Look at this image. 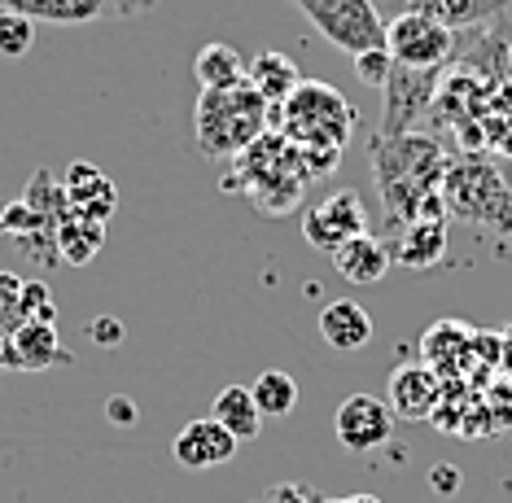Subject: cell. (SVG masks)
Wrapping results in <instances>:
<instances>
[{
  "label": "cell",
  "mask_w": 512,
  "mask_h": 503,
  "mask_svg": "<svg viewBox=\"0 0 512 503\" xmlns=\"http://www.w3.org/2000/svg\"><path fill=\"white\" fill-rule=\"evenodd\" d=\"M246 79L267 105H281L289 92L302 84V70L294 66V57H285V53H259L246 66Z\"/></svg>",
  "instance_id": "cell-19"
},
{
  "label": "cell",
  "mask_w": 512,
  "mask_h": 503,
  "mask_svg": "<svg viewBox=\"0 0 512 503\" xmlns=\"http://www.w3.org/2000/svg\"><path fill=\"white\" fill-rule=\"evenodd\" d=\"M320 337L333 350L351 355V350H364L372 342V315L351 298H337L320 311Z\"/></svg>",
  "instance_id": "cell-17"
},
{
  "label": "cell",
  "mask_w": 512,
  "mask_h": 503,
  "mask_svg": "<svg viewBox=\"0 0 512 503\" xmlns=\"http://www.w3.org/2000/svg\"><path fill=\"white\" fill-rule=\"evenodd\" d=\"M263 503H316V499H311V495H307V490H302V486L285 482V486H276V490H272V495H267Z\"/></svg>",
  "instance_id": "cell-30"
},
{
  "label": "cell",
  "mask_w": 512,
  "mask_h": 503,
  "mask_svg": "<svg viewBox=\"0 0 512 503\" xmlns=\"http://www.w3.org/2000/svg\"><path fill=\"white\" fill-rule=\"evenodd\" d=\"M250 399H254V407H259L263 416H289L298 407V381L289 377V372H281V368H267V372L254 377Z\"/></svg>",
  "instance_id": "cell-24"
},
{
  "label": "cell",
  "mask_w": 512,
  "mask_h": 503,
  "mask_svg": "<svg viewBox=\"0 0 512 503\" xmlns=\"http://www.w3.org/2000/svg\"><path fill=\"white\" fill-rule=\"evenodd\" d=\"M158 0H110V9L119 18H136V14H149V9H154Z\"/></svg>",
  "instance_id": "cell-32"
},
{
  "label": "cell",
  "mask_w": 512,
  "mask_h": 503,
  "mask_svg": "<svg viewBox=\"0 0 512 503\" xmlns=\"http://www.w3.org/2000/svg\"><path fill=\"white\" fill-rule=\"evenodd\" d=\"M359 232H368V210L355 189H337L329 197H320V202L307 210V219H302L307 245H316L324 254H333L337 245H346L351 237H359Z\"/></svg>",
  "instance_id": "cell-9"
},
{
  "label": "cell",
  "mask_w": 512,
  "mask_h": 503,
  "mask_svg": "<svg viewBox=\"0 0 512 503\" xmlns=\"http://www.w3.org/2000/svg\"><path fill=\"white\" fill-rule=\"evenodd\" d=\"M57 254H62L66 263H88L92 254L101 250V241H106V224H97V219H84L75 215V210H66L62 219H57Z\"/></svg>",
  "instance_id": "cell-22"
},
{
  "label": "cell",
  "mask_w": 512,
  "mask_h": 503,
  "mask_svg": "<svg viewBox=\"0 0 512 503\" xmlns=\"http://www.w3.org/2000/svg\"><path fill=\"white\" fill-rule=\"evenodd\" d=\"M31 40H36V22L22 18V14H9V9H0V57L18 62V57H27Z\"/></svg>",
  "instance_id": "cell-25"
},
{
  "label": "cell",
  "mask_w": 512,
  "mask_h": 503,
  "mask_svg": "<svg viewBox=\"0 0 512 503\" xmlns=\"http://www.w3.org/2000/svg\"><path fill=\"white\" fill-rule=\"evenodd\" d=\"M337 442L346 451H372L381 442H390L394 434V412L386 399H372V394H351L333 416Z\"/></svg>",
  "instance_id": "cell-10"
},
{
  "label": "cell",
  "mask_w": 512,
  "mask_h": 503,
  "mask_svg": "<svg viewBox=\"0 0 512 503\" xmlns=\"http://www.w3.org/2000/svg\"><path fill=\"white\" fill-rule=\"evenodd\" d=\"M66 350L57 346V333L53 324H18L14 333H9V355H5V368H22V372H44L53 364H66Z\"/></svg>",
  "instance_id": "cell-16"
},
{
  "label": "cell",
  "mask_w": 512,
  "mask_h": 503,
  "mask_svg": "<svg viewBox=\"0 0 512 503\" xmlns=\"http://www.w3.org/2000/svg\"><path fill=\"white\" fill-rule=\"evenodd\" d=\"M5 355H9V333H0V368H5Z\"/></svg>",
  "instance_id": "cell-34"
},
{
  "label": "cell",
  "mask_w": 512,
  "mask_h": 503,
  "mask_svg": "<svg viewBox=\"0 0 512 503\" xmlns=\"http://www.w3.org/2000/svg\"><path fill=\"white\" fill-rule=\"evenodd\" d=\"M333 267H337V276L351 280V285H377V280H386V272L394 267V254L381 237L359 232V237H351L346 245L333 250Z\"/></svg>",
  "instance_id": "cell-13"
},
{
  "label": "cell",
  "mask_w": 512,
  "mask_h": 503,
  "mask_svg": "<svg viewBox=\"0 0 512 503\" xmlns=\"http://www.w3.org/2000/svg\"><path fill=\"white\" fill-rule=\"evenodd\" d=\"M267 123H276V132L298 149H337V154H346L359 114L333 84L302 79L281 105H272Z\"/></svg>",
  "instance_id": "cell-4"
},
{
  "label": "cell",
  "mask_w": 512,
  "mask_h": 503,
  "mask_svg": "<svg viewBox=\"0 0 512 503\" xmlns=\"http://www.w3.org/2000/svg\"><path fill=\"white\" fill-rule=\"evenodd\" d=\"M442 206L447 215L469 219V224L512 232V189L486 158H451L442 175Z\"/></svg>",
  "instance_id": "cell-5"
},
{
  "label": "cell",
  "mask_w": 512,
  "mask_h": 503,
  "mask_svg": "<svg viewBox=\"0 0 512 503\" xmlns=\"http://www.w3.org/2000/svg\"><path fill=\"white\" fill-rule=\"evenodd\" d=\"M289 5H298L311 27L342 53L359 57L368 49H386V18L372 0H289Z\"/></svg>",
  "instance_id": "cell-6"
},
{
  "label": "cell",
  "mask_w": 512,
  "mask_h": 503,
  "mask_svg": "<svg viewBox=\"0 0 512 503\" xmlns=\"http://www.w3.org/2000/svg\"><path fill=\"white\" fill-rule=\"evenodd\" d=\"M394 263L412 267V272H429L447 259V219H416V224L399 228V241L390 245Z\"/></svg>",
  "instance_id": "cell-15"
},
{
  "label": "cell",
  "mask_w": 512,
  "mask_h": 503,
  "mask_svg": "<svg viewBox=\"0 0 512 503\" xmlns=\"http://www.w3.org/2000/svg\"><path fill=\"white\" fill-rule=\"evenodd\" d=\"M0 9L22 14L31 22H57V27H79V22L114 14L110 0H0Z\"/></svg>",
  "instance_id": "cell-18"
},
{
  "label": "cell",
  "mask_w": 512,
  "mask_h": 503,
  "mask_svg": "<svg viewBox=\"0 0 512 503\" xmlns=\"http://www.w3.org/2000/svg\"><path fill=\"white\" fill-rule=\"evenodd\" d=\"M246 57H241L232 44H202L193 57V75H197V84L202 88H232V84H241L246 79Z\"/></svg>",
  "instance_id": "cell-21"
},
{
  "label": "cell",
  "mask_w": 512,
  "mask_h": 503,
  "mask_svg": "<svg viewBox=\"0 0 512 503\" xmlns=\"http://www.w3.org/2000/svg\"><path fill=\"white\" fill-rule=\"evenodd\" d=\"M241 442L228 434L219 420L202 416V420H189V425L176 434L171 442V455L184 464V469H219V464H228L232 455H237Z\"/></svg>",
  "instance_id": "cell-12"
},
{
  "label": "cell",
  "mask_w": 512,
  "mask_h": 503,
  "mask_svg": "<svg viewBox=\"0 0 512 503\" xmlns=\"http://www.w3.org/2000/svg\"><path fill=\"white\" fill-rule=\"evenodd\" d=\"M442 84V70H407L394 66L386 88H381V132L377 136H403L416 132V123L434 110Z\"/></svg>",
  "instance_id": "cell-8"
},
{
  "label": "cell",
  "mask_w": 512,
  "mask_h": 503,
  "mask_svg": "<svg viewBox=\"0 0 512 503\" xmlns=\"http://www.w3.org/2000/svg\"><path fill=\"white\" fill-rule=\"evenodd\" d=\"M390 70H394V57H390L386 49H368V53L355 57V75L364 79L368 88H386Z\"/></svg>",
  "instance_id": "cell-27"
},
{
  "label": "cell",
  "mask_w": 512,
  "mask_h": 503,
  "mask_svg": "<svg viewBox=\"0 0 512 503\" xmlns=\"http://www.w3.org/2000/svg\"><path fill=\"white\" fill-rule=\"evenodd\" d=\"M386 53L407 70H442L456 53V31L442 27L429 9H407L386 22Z\"/></svg>",
  "instance_id": "cell-7"
},
{
  "label": "cell",
  "mask_w": 512,
  "mask_h": 503,
  "mask_svg": "<svg viewBox=\"0 0 512 503\" xmlns=\"http://www.w3.org/2000/svg\"><path fill=\"white\" fill-rule=\"evenodd\" d=\"M429 477H434V490H438V495H451V490L460 486V473L451 469V464H434V473H429Z\"/></svg>",
  "instance_id": "cell-31"
},
{
  "label": "cell",
  "mask_w": 512,
  "mask_h": 503,
  "mask_svg": "<svg viewBox=\"0 0 512 503\" xmlns=\"http://www.w3.org/2000/svg\"><path fill=\"white\" fill-rule=\"evenodd\" d=\"M22 315L36 320V324H53L49 285H44V280H22Z\"/></svg>",
  "instance_id": "cell-28"
},
{
  "label": "cell",
  "mask_w": 512,
  "mask_h": 503,
  "mask_svg": "<svg viewBox=\"0 0 512 503\" xmlns=\"http://www.w3.org/2000/svg\"><path fill=\"white\" fill-rule=\"evenodd\" d=\"M403 5H407V9H425L429 0H403Z\"/></svg>",
  "instance_id": "cell-36"
},
{
  "label": "cell",
  "mask_w": 512,
  "mask_h": 503,
  "mask_svg": "<svg viewBox=\"0 0 512 503\" xmlns=\"http://www.w3.org/2000/svg\"><path fill=\"white\" fill-rule=\"evenodd\" d=\"M106 412H110V420H119V425H132V420H136L132 403H127L123 394H119V399H110V407H106Z\"/></svg>",
  "instance_id": "cell-33"
},
{
  "label": "cell",
  "mask_w": 512,
  "mask_h": 503,
  "mask_svg": "<svg viewBox=\"0 0 512 503\" xmlns=\"http://www.w3.org/2000/svg\"><path fill=\"white\" fill-rule=\"evenodd\" d=\"M267 119H272V105L250 88V79H241L232 88H202L193 110L197 154L211 162L237 158L250 140H259L267 132Z\"/></svg>",
  "instance_id": "cell-3"
},
{
  "label": "cell",
  "mask_w": 512,
  "mask_h": 503,
  "mask_svg": "<svg viewBox=\"0 0 512 503\" xmlns=\"http://www.w3.org/2000/svg\"><path fill=\"white\" fill-rule=\"evenodd\" d=\"M62 193H66V206L84 219L106 224L114 215V184L106 180V171H97L92 162H71V171H66V180H62Z\"/></svg>",
  "instance_id": "cell-14"
},
{
  "label": "cell",
  "mask_w": 512,
  "mask_h": 503,
  "mask_svg": "<svg viewBox=\"0 0 512 503\" xmlns=\"http://www.w3.org/2000/svg\"><path fill=\"white\" fill-rule=\"evenodd\" d=\"M390 412L399 420H429L442 403V377L429 364H403L390 372Z\"/></svg>",
  "instance_id": "cell-11"
},
{
  "label": "cell",
  "mask_w": 512,
  "mask_h": 503,
  "mask_svg": "<svg viewBox=\"0 0 512 503\" xmlns=\"http://www.w3.org/2000/svg\"><path fill=\"white\" fill-rule=\"evenodd\" d=\"M508 5L512 0H429L425 9L451 31H477V27H491L495 18H504Z\"/></svg>",
  "instance_id": "cell-23"
},
{
  "label": "cell",
  "mask_w": 512,
  "mask_h": 503,
  "mask_svg": "<svg viewBox=\"0 0 512 503\" xmlns=\"http://www.w3.org/2000/svg\"><path fill=\"white\" fill-rule=\"evenodd\" d=\"M224 189H241L263 215H289L307 197L311 175L302 171L298 149L281 132H263L232 158V175L224 180Z\"/></svg>",
  "instance_id": "cell-2"
},
{
  "label": "cell",
  "mask_w": 512,
  "mask_h": 503,
  "mask_svg": "<svg viewBox=\"0 0 512 503\" xmlns=\"http://www.w3.org/2000/svg\"><path fill=\"white\" fill-rule=\"evenodd\" d=\"M88 337L97 346H119L123 342V324L114 320V315H97V320L88 324Z\"/></svg>",
  "instance_id": "cell-29"
},
{
  "label": "cell",
  "mask_w": 512,
  "mask_h": 503,
  "mask_svg": "<svg viewBox=\"0 0 512 503\" xmlns=\"http://www.w3.org/2000/svg\"><path fill=\"white\" fill-rule=\"evenodd\" d=\"M342 503H381L377 495H351V499H342Z\"/></svg>",
  "instance_id": "cell-35"
},
{
  "label": "cell",
  "mask_w": 512,
  "mask_h": 503,
  "mask_svg": "<svg viewBox=\"0 0 512 503\" xmlns=\"http://www.w3.org/2000/svg\"><path fill=\"white\" fill-rule=\"evenodd\" d=\"M18 324H27V315H22V280L14 272H0V333H14Z\"/></svg>",
  "instance_id": "cell-26"
},
{
  "label": "cell",
  "mask_w": 512,
  "mask_h": 503,
  "mask_svg": "<svg viewBox=\"0 0 512 503\" xmlns=\"http://www.w3.org/2000/svg\"><path fill=\"white\" fill-rule=\"evenodd\" d=\"M211 420H219L237 442H254L259 429H263V412L254 407L246 385H228V390H219L215 403H211Z\"/></svg>",
  "instance_id": "cell-20"
},
{
  "label": "cell",
  "mask_w": 512,
  "mask_h": 503,
  "mask_svg": "<svg viewBox=\"0 0 512 503\" xmlns=\"http://www.w3.org/2000/svg\"><path fill=\"white\" fill-rule=\"evenodd\" d=\"M372 180L381 193L390 228L399 232L416 219H447L442 206V175L451 158L429 132H403V136H377L368 149Z\"/></svg>",
  "instance_id": "cell-1"
}]
</instances>
